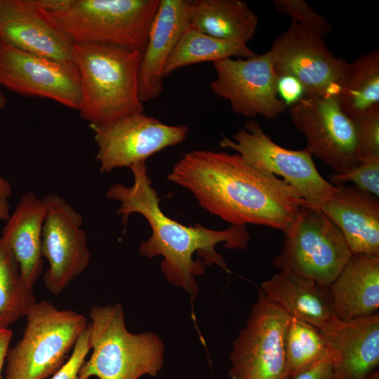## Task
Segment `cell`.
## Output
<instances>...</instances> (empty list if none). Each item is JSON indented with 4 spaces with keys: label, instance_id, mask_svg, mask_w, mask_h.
Returning a JSON list of instances; mask_svg holds the SVG:
<instances>
[{
    "label": "cell",
    "instance_id": "28",
    "mask_svg": "<svg viewBox=\"0 0 379 379\" xmlns=\"http://www.w3.org/2000/svg\"><path fill=\"white\" fill-rule=\"evenodd\" d=\"M330 179L335 186L353 182L359 190L379 197V159L363 161L347 171L333 173Z\"/></svg>",
    "mask_w": 379,
    "mask_h": 379
},
{
    "label": "cell",
    "instance_id": "36",
    "mask_svg": "<svg viewBox=\"0 0 379 379\" xmlns=\"http://www.w3.org/2000/svg\"><path fill=\"white\" fill-rule=\"evenodd\" d=\"M367 379H379V372L378 371L373 373Z\"/></svg>",
    "mask_w": 379,
    "mask_h": 379
},
{
    "label": "cell",
    "instance_id": "1",
    "mask_svg": "<svg viewBox=\"0 0 379 379\" xmlns=\"http://www.w3.org/2000/svg\"><path fill=\"white\" fill-rule=\"evenodd\" d=\"M167 178L231 225L254 224L285 233L301 208L311 206L283 179L247 163L237 153H186Z\"/></svg>",
    "mask_w": 379,
    "mask_h": 379
},
{
    "label": "cell",
    "instance_id": "32",
    "mask_svg": "<svg viewBox=\"0 0 379 379\" xmlns=\"http://www.w3.org/2000/svg\"><path fill=\"white\" fill-rule=\"evenodd\" d=\"M277 89L279 98L286 106H290L305 97L302 84L291 76L279 77Z\"/></svg>",
    "mask_w": 379,
    "mask_h": 379
},
{
    "label": "cell",
    "instance_id": "24",
    "mask_svg": "<svg viewBox=\"0 0 379 379\" xmlns=\"http://www.w3.org/2000/svg\"><path fill=\"white\" fill-rule=\"evenodd\" d=\"M336 99L342 110L354 119L379 109L378 49L347 63Z\"/></svg>",
    "mask_w": 379,
    "mask_h": 379
},
{
    "label": "cell",
    "instance_id": "35",
    "mask_svg": "<svg viewBox=\"0 0 379 379\" xmlns=\"http://www.w3.org/2000/svg\"><path fill=\"white\" fill-rule=\"evenodd\" d=\"M13 332L8 328H0V379H2V369L9 349Z\"/></svg>",
    "mask_w": 379,
    "mask_h": 379
},
{
    "label": "cell",
    "instance_id": "8",
    "mask_svg": "<svg viewBox=\"0 0 379 379\" xmlns=\"http://www.w3.org/2000/svg\"><path fill=\"white\" fill-rule=\"evenodd\" d=\"M291 316L260 288L246 325L233 342L230 379H288L286 335Z\"/></svg>",
    "mask_w": 379,
    "mask_h": 379
},
{
    "label": "cell",
    "instance_id": "26",
    "mask_svg": "<svg viewBox=\"0 0 379 379\" xmlns=\"http://www.w3.org/2000/svg\"><path fill=\"white\" fill-rule=\"evenodd\" d=\"M33 286L22 279L6 239L0 237V328H8L36 302Z\"/></svg>",
    "mask_w": 379,
    "mask_h": 379
},
{
    "label": "cell",
    "instance_id": "22",
    "mask_svg": "<svg viewBox=\"0 0 379 379\" xmlns=\"http://www.w3.org/2000/svg\"><path fill=\"white\" fill-rule=\"evenodd\" d=\"M46 211L44 198L33 192L25 194L2 230L1 236L9 244L22 279L32 286L42 273V228Z\"/></svg>",
    "mask_w": 379,
    "mask_h": 379
},
{
    "label": "cell",
    "instance_id": "21",
    "mask_svg": "<svg viewBox=\"0 0 379 379\" xmlns=\"http://www.w3.org/2000/svg\"><path fill=\"white\" fill-rule=\"evenodd\" d=\"M328 289L335 315L340 321L377 313L379 256L352 254Z\"/></svg>",
    "mask_w": 379,
    "mask_h": 379
},
{
    "label": "cell",
    "instance_id": "18",
    "mask_svg": "<svg viewBox=\"0 0 379 379\" xmlns=\"http://www.w3.org/2000/svg\"><path fill=\"white\" fill-rule=\"evenodd\" d=\"M335 379H367L379 365L378 312L338 321L326 334Z\"/></svg>",
    "mask_w": 379,
    "mask_h": 379
},
{
    "label": "cell",
    "instance_id": "6",
    "mask_svg": "<svg viewBox=\"0 0 379 379\" xmlns=\"http://www.w3.org/2000/svg\"><path fill=\"white\" fill-rule=\"evenodd\" d=\"M25 317L21 339L8 350L4 379L51 376L65 362L88 324L83 314L60 310L47 300L35 302Z\"/></svg>",
    "mask_w": 379,
    "mask_h": 379
},
{
    "label": "cell",
    "instance_id": "9",
    "mask_svg": "<svg viewBox=\"0 0 379 379\" xmlns=\"http://www.w3.org/2000/svg\"><path fill=\"white\" fill-rule=\"evenodd\" d=\"M232 138L224 136L220 146L235 150L258 168L280 175L312 207L321 208L337 191V186L320 175L306 148L292 150L279 146L255 121H248L245 129L237 131Z\"/></svg>",
    "mask_w": 379,
    "mask_h": 379
},
{
    "label": "cell",
    "instance_id": "25",
    "mask_svg": "<svg viewBox=\"0 0 379 379\" xmlns=\"http://www.w3.org/2000/svg\"><path fill=\"white\" fill-rule=\"evenodd\" d=\"M257 54L246 44L217 39L189 25L166 63L164 76L168 77L179 68L199 62L213 63L233 57L250 58Z\"/></svg>",
    "mask_w": 379,
    "mask_h": 379
},
{
    "label": "cell",
    "instance_id": "20",
    "mask_svg": "<svg viewBox=\"0 0 379 379\" xmlns=\"http://www.w3.org/2000/svg\"><path fill=\"white\" fill-rule=\"evenodd\" d=\"M341 231L352 254L379 256V200L355 186H337L321 208Z\"/></svg>",
    "mask_w": 379,
    "mask_h": 379
},
{
    "label": "cell",
    "instance_id": "14",
    "mask_svg": "<svg viewBox=\"0 0 379 379\" xmlns=\"http://www.w3.org/2000/svg\"><path fill=\"white\" fill-rule=\"evenodd\" d=\"M44 198L47 211L42 228V255L49 267L43 277L46 288L57 296L85 271L91 256L82 215L56 194Z\"/></svg>",
    "mask_w": 379,
    "mask_h": 379
},
{
    "label": "cell",
    "instance_id": "17",
    "mask_svg": "<svg viewBox=\"0 0 379 379\" xmlns=\"http://www.w3.org/2000/svg\"><path fill=\"white\" fill-rule=\"evenodd\" d=\"M189 0H159L138 70V91L142 102L163 91L164 70L180 36L189 25Z\"/></svg>",
    "mask_w": 379,
    "mask_h": 379
},
{
    "label": "cell",
    "instance_id": "31",
    "mask_svg": "<svg viewBox=\"0 0 379 379\" xmlns=\"http://www.w3.org/2000/svg\"><path fill=\"white\" fill-rule=\"evenodd\" d=\"M90 350V328L88 324L77 339L69 358L50 379H78L79 371Z\"/></svg>",
    "mask_w": 379,
    "mask_h": 379
},
{
    "label": "cell",
    "instance_id": "15",
    "mask_svg": "<svg viewBox=\"0 0 379 379\" xmlns=\"http://www.w3.org/2000/svg\"><path fill=\"white\" fill-rule=\"evenodd\" d=\"M0 86L21 95L51 99L79 109L81 85L74 62L29 54L1 38Z\"/></svg>",
    "mask_w": 379,
    "mask_h": 379
},
{
    "label": "cell",
    "instance_id": "4",
    "mask_svg": "<svg viewBox=\"0 0 379 379\" xmlns=\"http://www.w3.org/2000/svg\"><path fill=\"white\" fill-rule=\"evenodd\" d=\"M88 317L93 352L78 379H139L145 375L155 377L161 371L164 342L153 332H129L121 304L94 305Z\"/></svg>",
    "mask_w": 379,
    "mask_h": 379
},
{
    "label": "cell",
    "instance_id": "23",
    "mask_svg": "<svg viewBox=\"0 0 379 379\" xmlns=\"http://www.w3.org/2000/svg\"><path fill=\"white\" fill-rule=\"evenodd\" d=\"M189 25L213 37L247 44L255 36L258 15L241 0H189Z\"/></svg>",
    "mask_w": 379,
    "mask_h": 379
},
{
    "label": "cell",
    "instance_id": "33",
    "mask_svg": "<svg viewBox=\"0 0 379 379\" xmlns=\"http://www.w3.org/2000/svg\"><path fill=\"white\" fill-rule=\"evenodd\" d=\"M288 379H335L332 361L324 359Z\"/></svg>",
    "mask_w": 379,
    "mask_h": 379
},
{
    "label": "cell",
    "instance_id": "2",
    "mask_svg": "<svg viewBox=\"0 0 379 379\" xmlns=\"http://www.w3.org/2000/svg\"><path fill=\"white\" fill-rule=\"evenodd\" d=\"M130 168L133 185L116 183L109 188L106 196L120 203L117 213L121 215L124 226L132 213H139L147 220L152 235L139 245L140 254L149 258L162 256L161 269L166 279L186 291L192 302L199 293L194 277L204 272L205 265L215 264L230 272L215 246L223 244L228 249L244 250L248 246L251 235L244 225L215 230L199 223L185 226L170 218L160 208V199L151 185L145 162L135 164Z\"/></svg>",
    "mask_w": 379,
    "mask_h": 379
},
{
    "label": "cell",
    "instance_id": "12",
    "mask_svg": "<svg viewBox=\"0 0 379 379\" xmlns=\"http://www.w3.org/2000/svg\"><path fill=\"white\" fill-rule=\"evenodd\" d=\"M89 126L98 146L101 173L145 162L155 153L184 141L190 131L187 126L167 125L143 113Z\"/></svg>",
    "mask_w": 379,
    "mask_h": 379
},
{
    "label": "cell",
    "instance_id": "11",
    "mask_svg": "<svg viewBox=\"0 0 379 379\" xmlns=\"http://www.w3.org/2000/svg\"><path fill=\"white\" fill-rule=\"evenodd\" d=\"M293 124L305 137L306 149L334 173L358 165L357 128L335 97H303L288 106Z\"/></svg>",
    "mask_w": 379,
    "mask_h": 379
},
{
    "label": "cell",
    "instance_id": "19",
    "mask_svg": "<svg viewBox=\"0 0 379 379\" xmlns=\"http://www.w3.org/2000/svg\"><path fill=\"white\" fill-rule=\"evenodd\" d=\"M291 317L305 321L326 334L339 321L328 287L289 270H280L259 288Z\"/></svg>",
    "mask_w": 379,
    "mask_h": 379
},
{
    "label": "cell",
    "instance_id": "29",
    "mask_svg": "<svg viewBox=\"0 0 379 379\" xmlns=\"http://www.w3.org/2000/svg\"><path fill=\"white\" fill-rule=\"evenodd\" d=\"M277 11L291 17L293 22L309 27L324 38L332 32L330 22L316 13L305 0H274Z\"/></svg>",
    "mask_w": 379,
    "mask_h": 379
},
{
    "label": "cell",
    "instance_id": "10",
    "mask_svg": "<svg viewBox=\"0 0 379 379\" xmlns=\"http://www.w3.org/2000/svg\"><path fill=\"white\" fill-rule=\"evenodd\" d=\"M314 29L291 22L269 51L278 77L291 76L302 86L305 97H335L347 62L337 58Z\"/></svg>",
    "mask_w": 379,
    "mask_h": 379
},
{
    "label": "cell",
    "instance_id": "34",
    "mask_svg": "<svg viewBox=\"0 0 379 379\" xmlns=\"http://www.w3.org/2000/svg\"><path fill=\"white\" fill-rule=\"evenodd\" d=\"M6 98L0 91V110L6 104ZM11 195V187L9 182L0 174V220H6L10 216L9 198Z\"/></svg>",
    "mask_w": 379,
    "mask_h": 379
},
{
    "label": "cell",
    "instance_id": "27",
    "mask_svg": "<svg viewBox=\"0 0 379 379\" xmlns=\"http://www.w3.org/2000/svg\"><path fill=\"white\" fill-rule=\"evenodd\" d=\"M285 350L289 378L330 358L325 335L313 325L292 317L287 328Z\"/></svg>",
    "mask_w": 379,
    "mask_h": 379
},
{
    "label": "cell",
    "instance_id": "13",
    "mask_svg": "<svg viewBox=\"0 0 379 379\" xmlns=\"http://www.w3.org/2000/svg\"><path fill=\"white\" fill-rule=\"evenodd\" d=\"M216 72L211 89L246 117L274 119L286 109L279 98L278 76L270 51L250 58H226L213 63Z\"/></svg>",
    "mask_w": 379,
    "mask_h": 379
},
{
    "label": "cell",
    "instance_id": "7",
    "mask_svg": "<svg viewBox=\"0 0 379 379\" xmlns=\"http://www.w3.org/2000/svg\"><path fill=\"white\" fill-rule=\"evenodd\" d=\"M352 255L341 231L322 210L304 206L272 264L328 288Z\"/></svg>",
    "mask_w": 379,
    "mask_h": 379
},
{
    "label": "cell",
    "instance_id": "16",
    "mask_svg": "<svg viewBox=\"0 0 379 379\" xmlns=\"http://www.w3.org/2000/svg\"><path fill=\"white\" fill-rule=\"evenodd\" d=\"M0 38L29 54L73 62L74 43L36 0H2Z\"/></svg>",
    "mask_w": 379,
    "mask_h": 379
},
{
    "label": "cell",
    "instance_id": "5",
    "mask_svg": "<svg viewBox=\"0 0 379 379\" xmlns=\"http://www.w3.org/2000/svg\"><path fill=\"white\" fill-rule=\"evenodd\" d=\"M159 0H69L48 13L74 44L128 48L142 55Z\"/></svg>",
    "mask_w": 379,
    "mask_h": 379
},
{
    "label": "cell",
    "instance_id": "30",
    "mask_svg": "<svg viewBox=\"0 0 379 379\" xmlns=\"http://www.w3.org/2000/svg\"><path fill=\"white\" fill-rule=\"evenodd\" d=\"M354 120L359 161L379 159V109Z\"/></svg>",
    "mask_w": 379,
    "mask_h": 379
},
{
    "label": "cell",
    "instance_id": "3",
    "mask_svg": "<svg viewBox=\"0 0 379 379\" xmlns=\"http://www.w3.org/2000/svg\"><path fill=\"white\" fill-rule=\"evenodd\" d=\"M142 55L128 48L74 44L72 61L81 85L79 114L89 124L104 125L143 113L138 91Z\"/></svg>",
    "mask_w": 379,
    "mask_h": 379
},
{
    "label": "cell",
    "instance_id": "37",
    "mask_svg": "<svg viewBox=\"0 0 379 379\" xmlns=\"http://www.w3.org/2000/svg\"><path fill=\"white\" fill-rule=\"evenodd\" d=\"M1 3H2V0H0V8H1Z\"/></svg>",
    "mask_w": 379,
    "mask_h": 379
}]
</instances>
